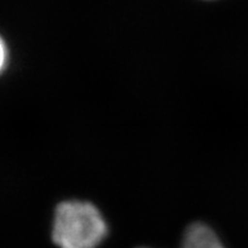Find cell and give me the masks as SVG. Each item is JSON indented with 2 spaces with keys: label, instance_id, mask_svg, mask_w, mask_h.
I'll use <instances>...</instances> for the list:
<instances>
[{
  "label": "cell",
  "instance_id": "obj_1",
  "mask_svg": "<svg viewBox=\"0 0 248 248\" xmlns=\"http://www.w3.org/2000/svg\"><path fill=\"white\" fill-rule=\"evenodd\" d=\"M108 228L100 212L85 202H65L57 206L52 238L60 248H95Z\"/></svg>",
  "mask_w": 248,
  "mask_h": 248
},
{
  "label": "cell",
  "instance_id": "obj_2",
  "mask_svg": "<svg viewBox=\"0 0 248 248\" xmlns=\"http://www.w3.org/2000/svg\"><path fill=\"white\" fill-rule=\"evenodd\" d=\"M181 248H224V246L208 225L196 223L186 229Z\"/></svg>",
  "mask_w": 248,
  "mask_h": 248
},
{
  "label": "cell",
  "instance_id": "obj_3",
  "mask_svg": "<svg viewBox=\"0 0 248 248\" xmlns=\"http://www.w3.org/2000/svg\"><path fill=\"white\" fill-rule=\"evenodd\" d=\"M4 62H5V47L3 45V41L0 39V70L4 66Z\"/></svg>",
  "mask_w": 248,
  "mask_h": 248
}]
</instances>
